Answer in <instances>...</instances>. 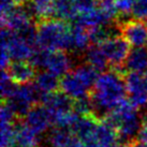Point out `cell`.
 <instances>
[{
	"label": "cell",
	"instance_id": "3",
	"mask_svg": "<svg viewBox=\"0 0 147 147\" xmlns=\"http://www.w3.org/2000/svg\"><path fill=\"white\" fill-rule=\"evenodd\" d=\"M99 71L94 67L81 63L60 80V90L72 100L89 96L99 78Z\"/></svg>",
	"mask_w": 147,
	"mask_h": 147
},
{
	"label": "cell",
	"instance_id": "23",
	"mask_svg": "<svg viewBox=\"0 0 147 147\" xmlns=\"http://www.w3.org/2000/svg\"><path fill=\"white\" fill-rule=\"evenodd\" d=\"M123 147H147V145L145 143H143L142 141H140V140H134V141H132L130 143L126 144Z\"/></svg>",
	"mask_w": 147,
	"mask_h": 147
},
{
	"label": "cell",
	"instance_id": "18",
	"mask_svg": "<svg viewBox=\"0 0 147 147\" xmlns=\"http://www.w3.org/2000/svg\"><path fill=\"white\" fill-rule=\"evenodd\" d=\"M16 123L1 121V147H11L15 134Z\"/></svg>",
	"mask_w": 147,
	"mask_h": 147
},
{
	"label": "cell",
	"instance_id": "21",
	"mask_svg": "<svg viewBox=\"0 0 147 147\" xmlns=\"http://www.w3.org/2000/svg\"><path fill=\"white\" fill-rule=\"evenodd\" d=\"M132 16L135 20H147V0H134L132 8Z\"/></svg>",
	"mask_w": 147,
	"mask_h": 147
},
{
	"label": "cell",
	"instance_id": "8",
	"mask_svg": "<svg viewBox=\"0 0 147 147\" xmlns=\"http://www.w3.org/2000/svg\"><path fill=\"white\" fill-rule=\"evenodd\" d=\"M120 34L133 47H147L146 21L131 18L119 24Z\"/></svg>",
	"mask_w": 147,
	"mask_h": 147
},
{
	"label": "cell",
	"instance_id": "14",
	"mask_svg": "<svg viewBox=\"0 0 147 147\" xmlns=\"http://www.w3.org/2000/svg\"><path fill=\"white\" fill-rule=\"evenodd\" d=\"M82 56L84 58L85 63L94 67L99 72L100 71L104 72L110 67L100 44H90L88 49L82 54Z\"/></svg>",
	"mask_w": 147,
	"mask_h": 147
},
{
	"label": "cell",
	"instance_id": "6",
	"mask_svg": "<svg viewBox=\"0 0 147 147\" xmlns=\"http://www.w3.org/2000/svg\"><path fill=\"white\" fill-rule=\"evenodd\" d=\"M112 69L123 71V65L130 53V44L121 36L112 38L100 44Z\"/></svg>",
	"mask_w": 147,
	"mask_h": 147
},
{
	"label": "cell",
	"instance_id": "15",
	"mask_svg": "<svg viewBox=\"0 0 147 147\" xmlns=\"http://www.w3.org/2000/svg\"><path fill=\"white\" fill-rule=\"evenodd\" d=\"M40 136L29 129L24 123L15 125V134L11 147H37Z\"/></svg>",
	"mask_w": 147,
	"mask_h": 147
},
{
	"label": "cell",
	"instance_id": "24",
	"mask_svg": "<svg viewBox=\"0 0 147 147\" xmlns=\"http://www.w3.org/2000/svg\"><path fill=\"white\" fill-rule=\"evenodd\" d=\"M15 5H21V4H25L28 0H12Z\"/></svg>",
	"mask_w": 147,
	"mask_h": 147
},
{
	"label": "cell",
	"instance_id": "7",
	"mask_svg": "<svg viewBox=\"0 0 147 147\" xmlns=\"http://www.w3.org/2000/svg\"><path fill=\"white\" fill-rule=\"evenodd\" d=\"M128 100L139 110L147 109V86L144 74L128 73L125 76Z\"/></svg>",
	"mask_w": 147,
	"mask_h": 147
},
{
	"label": "cell",
	"instance_id": "19",
	"mask_svg": "<svg viewBox=\"0 0 147 147\" xmlns=\"http://www.w3.org/2000/svg\"><path fill=\"white\" fill-rule=\"evenodd\" d=\"M97 7L100 10H102L106 15L117 22V15L118 10L116 5V0H97Z\"/></svg>",
	"mask_w": 147,
	"mask_h": 147
},
{
	"label": "cell",
	"instance_id": "16",
	"mask_svg": "<svg viewBox=\"0 0 147 147\" xmlns=\"http://www.w3.org/2000/svg\"><path fill=\"white\" fill-rule=\"evenodd\" d=\"M60 80L57 75L53 74L49 71L43 70L41 72L37 73V76L34 78V84L37 86L39 90L43 94H49L56 92L60 89Z\"/></svg>",
	"mask_w": 147,
	"mask_h": 147
},
{
	"label": "cell",
	"instance_id": "22",
	"mask_svg": "<svg viewBox=\"0 0 147 147\" xmlns=\"http://www.w3.org/2000/svg\"><path fill=\"white\" fill-rule=\"evenodd\" d=\"M139 139L140 141H142L143 143H145L147 145V123H143L142 129L140 131Z\"/></svg>",
	"mask_w": 147,
	"mask_h": 147
},
{
	"label": "cell",
	"instance_id": "25",
	"mask_svg": "<svg viewBox=\"0 0 147 147\" xmlns=\"http://www.w3.org/2000/svg\"><path fill=\"white\" fill-rule=\"evenodd\" d=\"M144 78H145V82H146V86H147V72L144 73Z\"/></svg>",
	"mask_w": 147,
	"mask_h": 147
},
{
	"label": "cell",
	"instance_id": "2",
	"mask_svg": "<svg viewBox=\"0 0 147 147\" xmlns=\"http://www.w3.org/2000/svg\"><path fill=\"white\" fill-rule=\"evenodd\" d=\"M103 120L116 131L119 143L123 147L136 140L143 126L142 114L128 99L110 112Z\"/></svg>",
	"mask_w": 147,
	"mask_h": 147
},
{
	"label": "cell",
	"instance_id": "17",
	"mask_svg": "<svg viewBox=\"0 0 147 147\" xmlns=\"http://www.w3.org/2000/svg\"><path fill=\"white\" fill-rule=\"evenodd\" d=\"M18 85L20 84L14 82L7 71L2 70V74H1V96H2L3 101L9 100L13 94L16 92Z\"/></svg>",
	"mask_w": 147,
	"mask_h": 147
},
{
	"label": "cell",
	"instance_id": "26",
	"mask_svg": "<svg viewBox=\"0 0 147 147\" xmlns=\"http://www.w3.org/2000/svg\"><path fill=\"white\" fill-rule=\"evenodd\" d=\"M146 23H147V20H146Z\"/></svg>",
	"mask_w": 147,
	"mask_h": 147
},
{
	"label": "cell",
	"instance_id": "10",
	"mask_svg": "<svg viewBox=\"0 0 147 147\" xmlns=\"http://www.w3.org/2000/svg\"><path fill=\"white\" fill-rule=\"evenodd\" d=\"M36 70L37 69L30 61L13 60L10 62L8 68L4 69V71L8 72V74L14 82L22 85V84H28L34 81V78L37 76Z\"/></svg>",
	"mask_w": 147,
	"mask_h": 147
},
{
	"label": "cell",
	"instance_id": "20",
	"mask_svg": "<svg viewBox=\"0 0 147 147\" xmlns=\"http://www.w3.org/2000/svg\"><path fill=\"white\" fill-rule=\"evenodd\" d=\"M72 3L78 15L90 12L97 8V0H72Z\"/></svg>",
	"mask_w": 147,
	"mask_h": 147
},
{
	"label": "cell",
	"instance_id": "5",
	"mask_svg": "<svg viewBox=\"0 0 147 147\" xmlns=\"http://www.w3.org/2000/svg\"><path fill=\"white\" fill-rule=\"evenodd\" d=\"M36 69H44L61 78L72 70V59L65 51L49 52L38 49L29 60Z\"/></svg>",
	"mask_w": 147,
	"mask_h": 147
},
{
	"label": "cell",
	"instance_id": "11",
	"mask_svg": "<svg viewBox=\"0 0 147 147\" xmlns=\"http://www.w3.org/2000/svg\"><path fill=\"white\" fill-rule=\"evenodd\" d=\"M49 147H85L82 140L78 139L70 129L55 128L49 133Z\"/></svg>",
	"mask_w": 147,
	"mask_h": 147
},
{
	"label": "cell",
	"instance_id": "9",
	"mask_svg": "<svg viewBox=\"0 0 147 147\" xmlns=\"http://www.w3.org/2000/svg\"><path fill=\"white\" fill-rule=\"evenodd\" d=\"M23 123L37 135L45 133L53 125L52 116L43 104H37L24 117Z\"/></svg>",
	"mask_w": 147,
	"mask_h": 147
},
{
	"label": "cell",
	"instance_id": "13",
	"mask_svg": "<svg viewBox=\"0 0 147 147\" xmlns=\"http://www.w3.org/2000/svg\"><path fill=\"white\" fill-rule=\"evenodd\" d=\"M123 71L144 74L147 72V47H133L127 57Z\"/></svg>",
	"mask_w": 147,
	"mask_h": 147
},
{
	"label": "cell",
	"instance_id": "12",
	"mask_svg": "<svg viewBox=\"0 0 147 147\" xmlns=\"http://www.w3.org/2000/svg\"><path fill=\"white\" fill-rule=\"evenodd\" d=\"M90 36L88 29L78 24L70 25V46L69 52L75 54H83L90 45Z\"/></svg>",
	"mask_w": 147,
	"mask_h": 147
},
{
	"label": "cell",
	"instance_id": "4",
	"mask_svg": "<svg viewBox=\"0 0 147 147\" xmlns=\"http://www.w3.org/2000/svg\"><path fill=\"white\" fill-rule=\"evenodd\" d=\"M70 25L67 22L49 18L38 24V49L55 52L69 51Z\"/></svg>",
	"mask_w": 147,
	"mask_h": 147
},
{
	"label": "cell",
	"instance_id": "1",
	"mask_svg": "<svg viewBox=\"0 0 147 147\" xmlns=\"http://www.w3.org/2000/svg\"><path fill=\"white\" fill-rule=\"evenodd\" d=\"M126 81L121 71L111 69L99 75L90 97L94 106V114L103 119L126 100Z\"/></svg>",
	"mask_w": 147,
	"mask_h": 147
}]
</instances>
